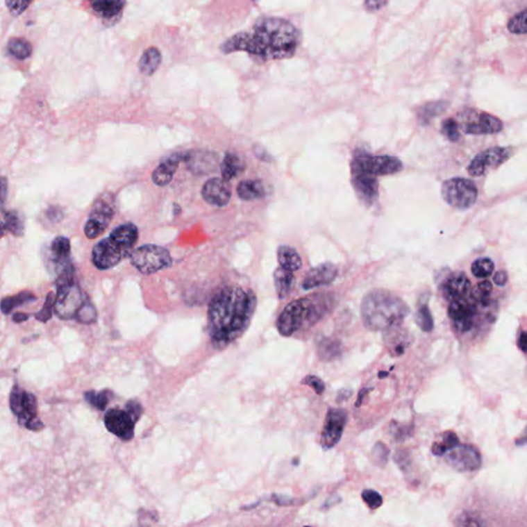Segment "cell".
Masks as SVG:
<instances>
[{
	"instance_id": "1",
	"label": "cell",
	"mask_w": 527,
	"mask_h": 527,
	"mask_svg": "<svg viewBox=\"0 0 527 527\" xmlns=\"http://www.w3.org/2000/svg\"><path fill=\"white\" fill-rule=\"evenodd\" d=\"M257 308V296L251 290L228 287L209 304L208 330L213 345L223 349L240 338Z\"/></svg>"
},
{
	"instance_id": "2",
	"label": "cell",
	"mask_w": 527,
	"mask_h": 527,
	"mask_svg": "<svg viewBox=\"0 0 527 527\" xmlns=\"http://www.w3.org/2000/svg\"><path fill=\"white\" fill-rule=\"evenodd\" d=\"M298 30L281 18L260 19L251 32H241L221 46L224 53L245 51L266 60L293 56L298 48Z\"/></svg>"
},
{
	"instance_id": "3",
	"label": "cell",
	"mask_w": 527,
	"mask_h": 527,
	"mask_svg": "<svg viewBox=\"0 0 527 527\" xmlns=\"http://www.w3.org/2000/svg\"><path fill=\"white\" fill-rule=\"evenodd\" d=\"M408 313V306L402 299L384 290L370 292L362 302V322L371 331L398 328Z\"/></svg>"
},
{
	"instance_id": "4",
	"label": "cell",
	"mask_w": 527,
	"mask_h": 527,
	"mask_svg": "<svg viewBox=\"0 0 527 527\" xmlns=\"http://www.w3.org/2000/svg\"><path fill=\"white\" fill-rule=\"evenodd\" d=\"M332 299L315 294L290 303L277 319L276 326L281 336L290 337L304 326H312L330 310Z\"/></svg>"
},
{
	"instance_id": "5",
	"label": "cell",
	"mask_w": 527,
	"mask_h": 527,
	"mask_svg": "<svg viewBox=\"0 0 527 527\" xmlns=\"http://www.w3.org/2000/svg\"><path fill=\"white\" fill-rule=\"evenodd\" d=\"M10 406L12 413L18 418L19 424L30 430H40L44 424L37 417V401L35 396L19 386H15L10 392Z\"/></svg>"
},
{
	"instance_id": "6",
	"label": "cell",
	"mask_w": 527,
	"mask_h": 527,
	"mask_svg": "<svg viewBox=\"0 0 527 527\" xmlns=\"http://www.w3.org/2000/svg\"><path fill=\"white\" fill-rule=\"evenodd\" d=\"M88 298L83 293L78 285L72 281L57 285V296L55 299V311L60 319H72L78 317L81 309Z\"/></svg>"
},
{
	"instance_id": "7",
	"label": "cell",
	"mask_w": 527,
	"mask_h": 527,
	"mask_svg": "<svg viewBox=\"0 0 527 527\" xmlns=\"http://www.w3.org/2000/svg\"><path fill=\"white\" fill-rule=\"evenodd\" d=\"M130 261L142 274H153L172 265L167 249L151 244L144 245L132 251Z\"/></svg>"
},
{
	"instance_id": "8",
	"label": "cell",
	"mask_w": 527,
	"mask_h": 527,
	"mask_svg": "<svg viewBox=\"0 0 527 527\" xmlns=\"http://www.w3.org/2000/svg\"><path fill=\"white\" fill-rule=\"evenodd\" d=\"M442 197L454 208L465 210L475 204L478 189L473 181L462 177L448 179L442 185Z\"/></svg>"
},
{
	"instance_id": "9",
	"label": "cell",
	"mask_w": 527,
	"mask_h": 527,
	"mask_svg": "<svg viewBox=\"0 0 527 527\" xmlns=\"http://www.w3.org/2000/svg\"><path fill=\"white\" fill-rule=\"evenodd\" d=\"M116 213L115 200L110 194H106L96 200L93 208L90 212L88 221L85 225V234L89 239H95L100 236L110 226L112 217Z\"/></svg>"
},
{
	"instance_id": "10",
	"label": "cell",
	"mask_w": 527,
	"mask_h": 527,
	"mask_svg": "<svg viewBox=\"0 0 527 527\" xmlns=\"http://www.w3.org/2000/svg\"><path fill=\"white\" fill-rule=\"evenodd\" d=\"M352 169L360 170L374 176H390L403 169V164L398 158L392 156H370L358 153L352 162Z\"/></svg>"
},
{
	"instance_id": "11",
	"label": "cell",
	"mask_w": 527,
	"mask_h": 527,
	"mask_svg": "<svg viewBox=\"0 0 527 527\" xmlns=\"http://www.w3.org/2000/svg\"><path fill=\"white\" fill-rule=\"evenodd\" d=\"M131 251L117 242L112 237L103 239L94 246L92 251V260L96 268L99 270H108L117 266L124 258L131 255Z\"/></svg>"
},
{
	"instance_id": "12",
	"label": "cell",
	"mask_w": 527,
	"mask_h": 527,
	"mask_svg": "<svg viewBox=\"0 0 527 527\" xmlns=\"http://www.w3.org/2000/svg\"><path fill=\"white\" fill-rule=\"evenodd\" d=\"M509 147H492L476 156L468 166L469 176L479 177L496 169L511 157Z\"/></svg>"
},
{
	"instance_id": "13",
	"label": "cell",
	"mask_w": 527,
	"mask_h": 527,
	"mask_svg": "<svg viewBox=\"0 0 527 527\" xmlns=\"http://www.w3.org/2000/svg\"><path fill=\"white\" fill-rule=\"evenodd\" d=\"M349 415L343 409L332 408L328 411L322 428L321 444L324 449H332L342 438Z\"/></svg>"
},
{
	"instance_id": "14",
	"label": "cell",
	"mask_w": 527,
	"mask_h": 527,
	"mask_svg": "<svg viewBox=\"0 0 527 527\" xmlns=\"http://www.w3.org/2000/svg\"><path fill=\"white\" fill-rule=\"evenodd\" d=\"M478 313V304L473 299H458L451 301L448 315L450 319L453 322L456 330L462 333L468 332L474 326L476 315Z\"/></svg>"
},
{
	"instance_id": "15",
	"label": "cell",
	"mask_w": 527,
	"mask_h": 527,
	"mask_svg": "<svg viewBox=\"0 0 527 527\" xmlns=\"http://www.w3.org/2000/svg\"><path fill=\"white\" fill-rule=\"evenodd\" d=\"M446 462L456 471H476L481 467L482 458L477 448L469 444H460L449 451Z\"/></svg>"
},
{
	"instance_id": "16",
	"label": "cell",
	"mask_w": 527,
	"mask_h": 527,
	"mask_svg": "<svg viewBox=\"0 0 527 527\" xmlns=\"http://www.w3.org/2000/svg\"><path fill=\"white\" fill-rule=\"evenodd\" d=\"M136 422L129 412L121 409H112L104 417V424L108 432L125 442L133 439Z\"/></svg>"
},
{
	"instance_id": "17",
	"label": "cell",
	"mask_w": 527,
	"mask_h": 527,
	"mask_svg": "<svg viewBox=\"0 0 527 527\" xmlns=\"http://www.w3.org/2000/svg\"><path fill=\"white\" fill-rule=\"evenodd\" d=\"M465 117L466 119H465L462 129L468 134L482 135V134L499 133L503 128L501 119L485 112L469 110Z\"/></svg>"
},
{
	"instance_id": "18",
	"label": "cell",
	"mask_w": 527,
	"mask_h": 527,
	"mask_svg": "<svg viewBox=\"0 0 527 527\" xmlns=\"http://www.w3.org/2000/svg\"><path fill=\"white\" fill-rule=\"evenodd\" d=\"M202 197L211 206H226L231 200V187L225 179L215 177L204 183L202 187Z\"/></svg>"
},
{
	"instance_id": "19",
	"label": "cell",
	"mask_w": 527,
	"mask_h": 527,
	"mask_svg": "<svg viewBox=\"0 0 527 527\" xmlns=\"http://www.w3.org/2000/svg\"><path fill=\"white\" fill-rule=\"evenodd\" d=\"M187 169L194 174H208L217 169L219 157L217 153L207 151H191L185 153V160Z\"/></svg>"
},
{
	"instance_id": "20",
	"label": "cell",
	"mask_w": 527,
	"mask_h": 527,
	"mask_svg": "<svg viewBox=\"0 0 527 527\" xmlns=\"http://www.w3.org/2000/svg\"><path fill=\"white\" fill-rule=\"evenodd\" d=\"M51 263L58 272V277L66 273L74 272V267L70 263V241L66 237L59 236L54 239L51 245Z\"/></svg>"
},
{
	"instance_id": "21",
	"label": "cell",
	"mask_w": 527,
	"mask_h": 527,
	"mask_svg": "<svg viewBox=\"0 0 527 527\" xmlns=\"http://www.w3.org/2000/svg\"><path fill=\"white\" fill-rule=\"evenodd\" d=\"M352 183L360 200L366 204H371L378 196V181L377 177L360 170L352 169Z\"/></svg>"
},
{
	"instance_id": "22",
	"label": "cell",
	"mask_w": 527,
	"mask_h": 527,
	"mask_svg": "<svg viewBox=\"0 0 527 527\" xmlns=\"http://www.w3.org/2000/svg\"><path fill=\"white\" fill-rule=\"evenodd\" d=\"M337 275H338V269L334 264L319 265L307 273L303 281V289L309 291L321 285H330L336 279Z\"/></svg>"
},
{
	"instance_id": "23",
	"label": "cell",
	"mask_w": 527,
	"mask_h": 527,
	"mask_svg": "<svg viewBox=\"0 0 527 527\" xmlns=\"http://www.w3.org/2000/svg\"><path fill=\"white\" fill-rule=\"evenodd\" d=\"M443 294L450 302L467 298L471 290V281L465 273H453L443 283Z\"/></svg>"
},
{
	"instance_id": "24",
	"label": "cell",
	"mask_w": 527,
	"mask_h": 527,
	"mask_svg": "<svg viewBox=\"0 0 527 527\" xmlns=\"http://www.w3.org/2000/svg\"><path fill=\"white\" fill-rule=\"evenodd\" d=\"M185 160V153H176L164 160L151 174L155 185L159 187H165L169 185L174 178V174L178 168L179 163Z\"/></svg>"
},
{
	"instance_id": "25",
	"label": "cell",
	"mask_w": 527,
	"mask_h": 527,
	"mask_svg": "<svg viewBox=\"0 0 527 527\" xmlns=\"http://www.w3.org/2000/svg\"><path fill=\"white\" fill-rule=\"evenodd\" d=\"M237 194L240 199L244 201H253L264 198L267 194V189L261 181L249 179V181H241L237 187Z\"/></svg>"
},
{
	"instance_id": "26",
	"label": "cell",
	"mask_w": 527,
	"mask_h": 527,
	"mask_svg": "<svg viewBox=\"0 0 527 527\" xmlns=\"http://www.w3.org/2000/svg\"><path fill=\"white\" fill-rule=\"evenodd\" d=\"M245 169V162L240 156L235 153H227L221 162V172L223 179L232 181L240 176Z\"/></svg>"
},
{
	"instance_id": "27",
	"label": "cell",
	"mask_w": 527,
	"mask_h": 527,
	"mask_svg": "<svg viewBox=\"0 0 527 527\" xmlns=\"http://www.w3.org/2000/svg\"><path fill=\"white\" fill-rule=\"evenodd\" d=\"M294 283H296V278L291 271L285 270L281 267L274 271L275 291L281 300L287 298L292 293Z\"/></svg>"
},
{
	"instance_id": "28",
	"label": "cell",
	"mask_w": 527,
	"mask_h": 527,
	"mask_svg": "<svg viewBox=\"0 0 527 527\" xmlns=\"http://www.w3.org/2000/svg\"><path fill=\"white\" fill-rule=\"evenodd\" d=\"M110 236L117 240V242L121 243L128 251H131L132 247L135 245L138 240V229L133 224H123V225L116 228Z\"/></svg>"
},
{
	"instance_id": "29",
	"label": "cell",
	"mask_w": 527,
	"mask_h": 527,
	"mask_svg": "<svg viewBox=\"0 0 527 527\" xmlns=\"http://www.w3.org/2000/svg\"><path fill=\"white\" fill-rule=\"evenodd\" d=\"M277 257H278L279 265L281 268L285 270L298 271L302 267V259L298 251L289 245H281L277 251Z\"/></svg>"
},
{
	"instance_id": "30",
	"label": "cell",
	"mask_w": 527,
	"mask_h": 527,
	"mask_svg": "<svg viewBox=\"0 0 527 527\" xmlns=\"http://www.w3.org/2000/svg\"><path fill=\"white\" fill-rule=\"evenodd\" d=\"M162 56L160 51L155 47L147 49L138 62L140 72L144 76H151L161 64Z\"/></svg>"
},
{
	"instance_id": "31",
	"label": "cell",
	"mask_w": 527,
	"mask_h": 527,
	"mask_svg": "<svg viewBox=\"0 0 527 527\" xmlns=\"http://www.w3.org/2000/svg\"><path fill=\"white\" fill-rule=\"evenodd\" d=\"M460 445V439L455 433L446 432L442 435L439 442H435L432 446V452L434 455L442 456L446 452L451 451L454 448Z\"/></svg>"
},
{
	"instance_id": "32",
	"label": "cell",
	"mask_w": 527,
	"mask_h": 527,
	"mask_svg": "<svg viewBox=\"0 0 527 527\" xmlns=\"http://www.w3.org/2000/svg\"><path fill=\"white\" fill-rule=\"evenodd\" d=\"M8 50L12 56L19 60L28 58L32 54L31 44L27 40L21 37H12L8 40Z\"/></svg>"
},
{
	"instance_id": "33",
	"label": "cell",
	"mask_w": 527,
	"mask_h": 527,
	"mask_svg": "<svg viewBox=\"0 0 527 527\" xmlns=\"http://www.w3.org/2000/svg\"><path fill=\"white\" fill-rule=\"evenodd\" d=\"M2 229L8 230L15 236H22L24 233V221L17 211H8L4 215Z\"/></svg>"
},
{
	"instance_id": "34",
	"label": "cell",
	"mask_w": 527,
	"mask_h": 527,
	"mask_svg": "<svg viewBox=\"0 0 527 527\" xmlns=\"http://www.w3.org/2000/svg\"><path fill=\"white\" fill-rule=\"evenodd\" d=\"M341 354V345L337 341L326 338L321 340L319 344V355L321 360H333L339 358Z\"/></svg>"
},
{
	"instance_id": "35",
	"label": "cell",
	"mask_w": 527,
	"mask_h": 527,
	"mask_svg": "<svg viewBox=\"0 0 527 527\" xmlns=\"http://www.w3.org/2000/svg\"><path fill=\"white\" fill-rule=\"evenodd\" d=\"M92 6L104 18H112L121 12L125 6V2L117 1V0L116 1H96L92 3Z\"/></svg>"
},
{
	"instance_id": "36",
	"label": "cell",
	"mask_w": 527,
	"mask_h": 527,
	"mask_svg": "<svg viewBox=\"0 0 527 527\" xmlns=\"http://www.w3.org/2000/svg\"><path fill=\"white\" fill-rule=\"evenodd\" d=\"M492 285L490 281H482L478 283L473 291H471V298L475 301L477 304L482 306H487L490 304V296L492 293Z\"/></svg>"
},
{
	"instance_id": "37",
	"label": "cell",
	"mask_w": 527,
	"mask_h": 527,
	"mask_svg": "<svg viewBox=\"0 0 527 527\" xmlns=\"http://www.w3.org/2000/svg\"><path fill=\"white\" fill-rule=\"evenodd\" d=\"M494 271V262L488 258H480L471 264V273L477 278H487Z\"/></svg>"
},
{
	"instance_id": "38",
	"label": "cell",
	"mask_w": 527,
	"mask_h": 527,
	"mask_svg": "<svg viewBox=\"0 0 527 527\" xmlns=\"http://www.w3.org/2000/svg\"><path fill=\"white\" fill-rule=\"evenodd\" d=\"M33 300H35V296L28 293V292H24V293L18 294V296L3 299L1 303L2 312L6 315V313L10 312L12 309L16 308V307L21 306V305L25 304L27 302H32Z\"/></svg>"
},
{
	"instance_id": "39",
	"label": "cell",
	"mask_w": 527,
	"mask_h": 527,
	"mask_svg": "<svg viewBox=\"0 0 527 527\" xmlns=\"http://www.w3.org/2000/svg\"><path fill=\"white\" fill-rule=\"evenodd\" d=\"M415 321L416 324H418V326H419L424 332H432L433 328H434V319H433L428 305L422 304L418 307Z\"/></svg>"
},
{
	"instance_id": "40",
	"label": "cell",
	"mask_w": 527,
	"mask_h": 527,
	"mask_svg": "<svg viewBox=\"0 0 527 527\" xmlns=\"http://www.w3.org/2000/svg\"><path fill=\"white\" fill-rule=\"evenodd\" d=\"M110 392L108 390H102V392H96L94 390L86 392L85 399L87 402L92 406L95 407L98 410H104L110 403Z\"/></svg>"
},
{
	"instance_id": "41",
	"label": "cell",
	"mask_w": 527,
	"mask_h": 527,
	"mask_svg": "<svg viewBox=\"0 0 527 527\" xmlns=\"http://www.w3.org/2000/svg\"><path fill=\"white\" fill-rule=\"evenodd\" d=\"M445 110V106L443 102H434V103L428 104L424 106L418 112V119H419L421 125H426L430 123V119L441 114Z\"/></svg>"
},
{
	"instance_id": "42",
	"label": "cell",
	"mask_w": 527,
	"mask_h": 527,
	"mask_svg": "<svg viewBox=\"0 0 527 527\" xmlns=\"http://www.w3.org/2000/svg\"><path fill=\"white\" fill-rule=\"evenodd\" d=\"M508 29L511 33L526 34L527 33V10L514 16L508 24Z\"/></svg>"
},
{
	"instance_id": "43",
	"label": "cell",
	"mask_w": 527,
	"mask_h": 527,
	"mask_svg": "<svg viewBox=\"0 0 527 527\" xmlns=\"http://www.w3.org/2000/svg\"><path fill=\"white\" fill-rule=\"evenodd\" d=\"M386 332H390L392 335H390V339L386 340V342L390 345V351L394 354V355H402L404 353L405 349H406V339L403 335H398L396 337L394 334V328L392 330L386 331Z\"/></svg>"
},
{
	"instance_id": "44",
	"label": "cell",
	"mask_w": 527,
	"mask_h": 527,
	"mask_svg": "<svg viewBox=\"0 0 527 527\" xmlns=\"http://www.w3.org/2000/svg\"><path fill=\"white\" fill-rule=\"evenodd\" d=\"M442 132L450 142H456L460 140V127H458V122L454 121L453 119H447L443 122Z\"/></svg>"
},
{
	"instance_id": "45",
	"label": "cell",
	"mask_w": 527,
	"mask_h": 527,
	"mask_svg": "<svg viewBox=\"0 0 527 527\" xmlns=\"http://www.w3.org/2000/svg\"><path fill=\"white\" fill-rule=\"evenodd\" d=\"M362 501L370 509L376 510L380 508L383 503V498L376 490H366L362 494Z\"/></svg>"
},
{
	"instance_id": "46",
	"label": "cell",
	"mask_w": 527,
	"mask_h": 527,
	"mask_svg": "<svg viewBox=\"0 0 527 527\" xmlns=\"http://www.w3.org/2000/svg\"><path fill=\"white\" fill-rule=\"evenodd\" d=\"M76 319H78V321L83 322V324H92V322L96 321V310L89 300H87V302L85 303L84 306H83V308L78 312Z\"/></svg>"
},
{
	"instance_id": "47",
	"label": "cell",
	"mask_w": 527,
	"mask_h": 527,
	"mask_svg": "<svg viewBox=\"0 0 527 527\" xmlns=\"http://www.w3.org/2000/svg\"><path fill=\"white\" fill-rule=\"evenodd\" d=\"M372 453L373 456H374V462H376L378 466H385L386 462H387L390 451H388L387 447H386L384 444L377 443L376 445L374 446V448H373Z\"/></svg>"
},
{
	"instance_id": "48",
	"label": "cell",
	"mask_w": 527,
	"mask_h": 527,
	"mask_svg": "<svg viewBox=\"0 0 527 527\" xmlns=\"http://www.w3.org/2000/svg\"><path fill=\"white\" fill-rule=\"evenodd\" d=\"M53 306H55L54 296H53V294H49L46 303H44V308L40 312L36 313V319L40 321H48L51 319V317H52Z\"/></svg>"
},
{
	"instance_id": "49",
	"label": "cell",
	"mask_w": 527,
	"mask_h": 527,
	"mask_svg": "<svg viewBox=\"0 0 527 527\" xmlns=\"http://www.w3.org/2000/svg\"><path fill=\"white\" fill-rule=\"evenodd\" d=\"M302 384L304 385L310 386L317 394H324V390H326V385H324V381L319 377L315 376V375H307L302 380Z\"/></svg>"
},
{
	"instance_id": "50",
	"label": "cell",
	"mask_w": 527,
	"mask_h": 527,
	"mask_svg": "<svg viewBox=\"0 0 527 527\" xmlns=\"http://www.w3.org/2000/svg\"><path fill=\"white\" fill-rule=\"evenodd\" d=\"M6 6H8V10H10V12H12V15H15V16H18V15L22 14V12H24V10H26L27 8H28V6L31 4V2L30 1H6Z\"/></svg>"
},
{
	"instance_id": "51",
	"label": "cell",
	"mask_w": 527,
	"mask_h": 527,
	"mask_svg": "<svg viewBox=\"0 0 527 527\" xmlns=\"http://www.w3.org/2000/svg\"><path fill=\"white\" fill-rule=\"evenodd\" d=\"M126 410L129 412V413L133 416L134 419H135L136 421L140 419V416H142V405H140V403L135 402V401H130V402H128L127 406H126Z\"/></svg>"
},
{
	"instance_id": "52",
	"label": "cell",
	"mask_w": 527,
	"mask_h": 527,
	"mask_svg": "<svg viewBox=\"0 0 527 527\" xmlns=\"http://www.w3.org/2000/svg\"><path fill=\"white\" fill-rule=\"evenodd\" d=\"M494 281L496 285H499V287H503L508 281L507 273H505V271H499V272H496V274H494Z\"/></svg>"
},
{
	"instance_id": "53",
	"label": "cell",
	"mask_w": 527,
	"mask_h": 527,
	"mask_svg": "<svg viewBox=\"0 0 527 527\" xmlns=\"http://www.w3.org/2000/svg\"><path fill=\"white\" fill-rule=\"evenodd\" d=\"M385 4H387V2L367 1L365 6H366L367 10H371V12H377V10H381Z\"/></svg>"
},
{
	"instance_id": "54",
	"label": "cell",
	"mask_w": 527,
	"mask_h": 527,
	"mask_svg": "<svg viewBox=\"0 0 527 527\" xmlns=\"http://www.w3.org/2000/svg\"><path fill=\"white\" fill-rule=\"evenodd\" d=\"M272 499L275 503H277V505H287L293 503L292 499H287V498H283V496H276V494H274V496H272Z\"/></svg>"
},
{
	"instance_id": "55",
	"label": "cell",
	"mask_w": 527,
	"mask_h": 527,
	"mask_svg": "<svg viewBox=\"0 0 527 527\" xmlns=\"http://www.w3.org/2000/svg\"><path fill=\"white\" fill-rule=\"evenodd\" d=\"M518 346L522 351L527 353V332L522 333L518 340Z\"/></svg>"
},
{
	"instance_id": "56",
	"label": "cell",
	"mask_w": 527,
	"mask_h": 527,
	"mask_svg": "<svg viewBox=\"0 0 527 527\" xmlns=\"http://www.w3.org/2000/svg\"><path fill=\"white\" fill-rule=\"evenodd\" d=\"M1 202L3 206L4 200H6V190H8V183H6V177L1 178Z\"/></svg>"
},
{
	"instance_id": "57",
	"label": "cell",
	"mask_w": 527,
	"mask_h": 527,
	"mask_svg": "<svg viewBox=\"0 0 527 527\" xmlns=\"http://www.w3.org/2000/svg\"><path fill=\"white\" fill-rule=\"evenodd\" d=\"M28 317L29 315H24V313H17V315H14L12 319H14L15 322H22L27 321V319H28Z\"/></svg>"
},
{
	"instance_id": "58",
	"label": "cell",
	"mask_w": 527,
	"mask_h": 527,
	"mask_svg": "<svg viewBox=\"0 0 527 527\" xmlns=\"http://www.w3.org/2000/svg\"><path fill=\"white\" fill-rule=\"evenodd\" d=\"M516 444H517L518 446L524 445V444H527V432L526 434L524 435L522 438H520L519 440H517V442H516Z\"/></svg>"
},
{
	"instance_id": "59",
	"label": "cell",
	"mask_w": 527,
	"mask_h": 527,
	"mask_svg": "<svg viewBox=\"0 0 527 527\" xmlns=\"http://www.w3.org/2000/svg\"><path fill=\"white\" fill-rule=\"evenodd\" d=\"M305 527H310V526H305Z\"/></svg>"
}]
</instances>
